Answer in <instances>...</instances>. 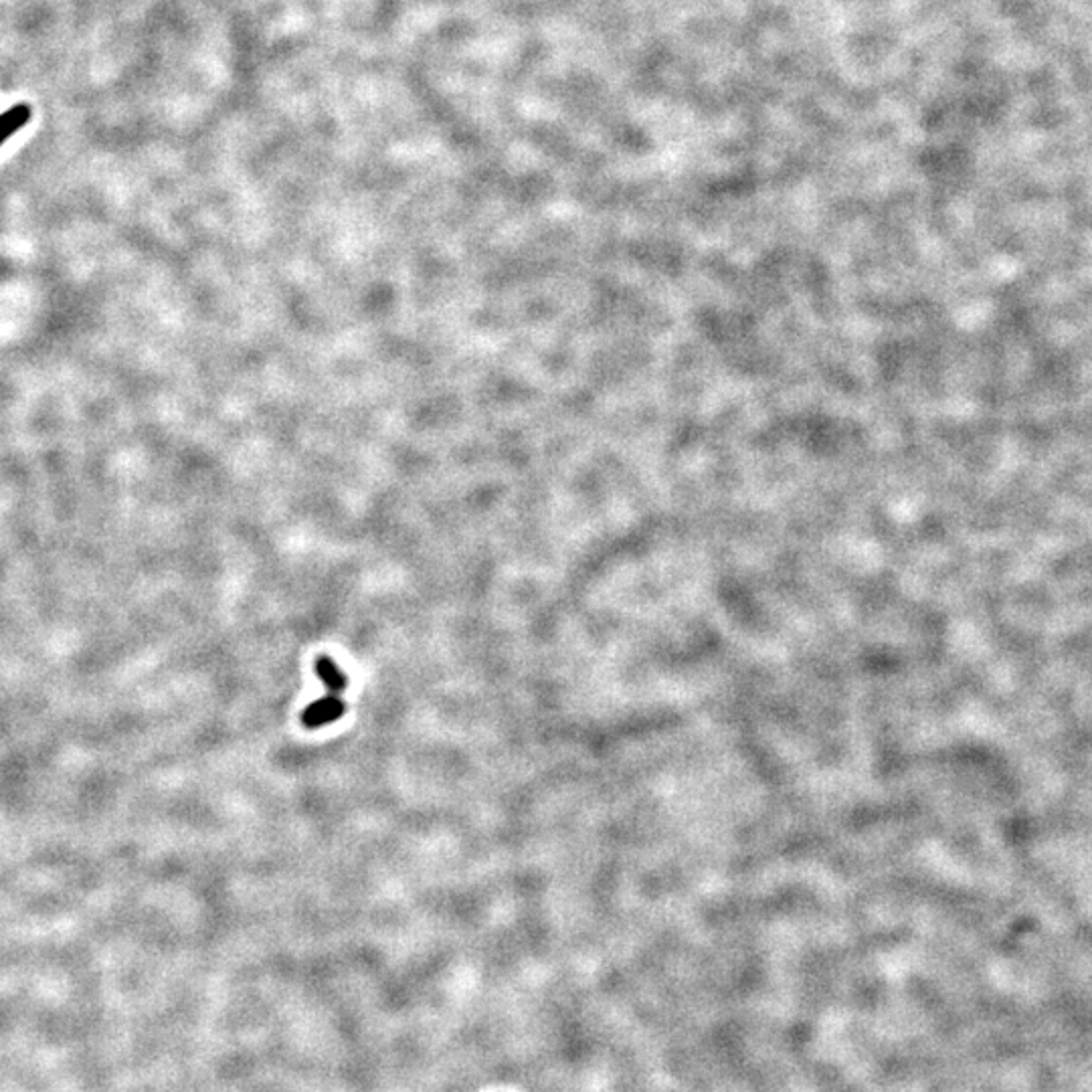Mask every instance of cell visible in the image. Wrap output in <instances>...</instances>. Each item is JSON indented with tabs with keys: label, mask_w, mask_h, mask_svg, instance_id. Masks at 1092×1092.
Wrapping results in <instances>:
<instances>
[{
	"label": "cell",
	"mask_w": 1092,
	"mask_h": 1092,
	"mask_svg": "<svg viewBox=\"0 0 1092 1092\" xmlns=\"http://www.w3.org/2000/svg\"><path fill=\"white\" fill-rule=\"evenodd\" d=\"M31 120V110L27 106H15L10 110H6L3 116H0V148L3 144L9 140L10 136L21 130V127L27 124Z\"/></svg>",
	"instance_id": "cell-3"
},
{
	"label": "cell",
	"mask_w": 1092,
	"mask_h": 1092,
	"mask_svg": "<svg viewBox=\"0 0 1092 1092\" xmlns=\"http://www.w3.org/2000/svg\"><path fill=\"white\" fill-rule=\"evenodd\" d=\"M344 702L340 694L328 692V696L322 700H316L314 704H310L306 711L302 712V723L306 728H320L326 725L336 723L338 718H342L344 714Z\"/></svg>",
	"instance_id": "cell-1"
},
{
	"label": "cell",
	"mask_w": 1092,
	"mask_h": 1092,
	"mask_svg": "<svg viewBox=\"0 0 1092 1092\" xmlns=\"http://www.w3.org/2000/svg\"><path fill=\"white\" fill-rule=\"evenodd\" d=\"M316 674H318V678L322 680V684L328 688V692L342 694L344 688H347V684H348L347 676H344L342 670L336 666V662L332 660V657H328V656L318 657Z\"/></svg>",
	"instance_id": "cell-2"
}]
</instances>
